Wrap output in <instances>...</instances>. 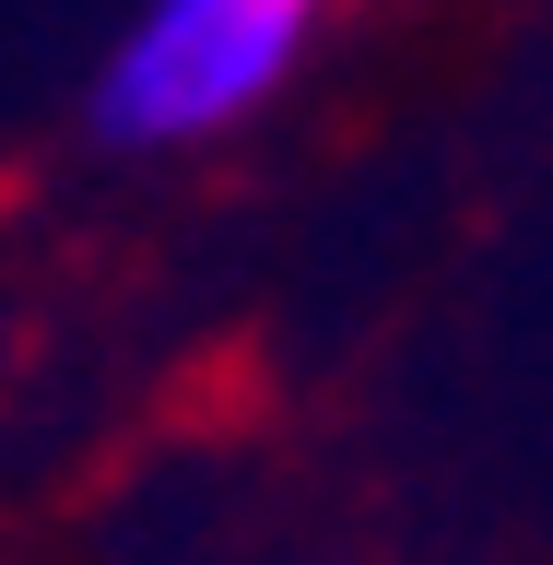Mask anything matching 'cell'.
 I'll use <instances>...</instances> for the list:
<instances>
[{"label": "cell", "mask_w": 553, "mask_h": 565, "mask_svg": "<svg viewBox=\"0 0 553 565\" xmlns=\"http://www.w3.org/2000/svg\"><path fill=\"white\" fill-rule=\"evenodd\" d=\"M342 12L353 0H130L118 35L95 47L83 130L106 153H130V166L212 153V141L259 130L307 83Z\"/></svg>", "instance_id": "6da1fadb"}]
</instances>
